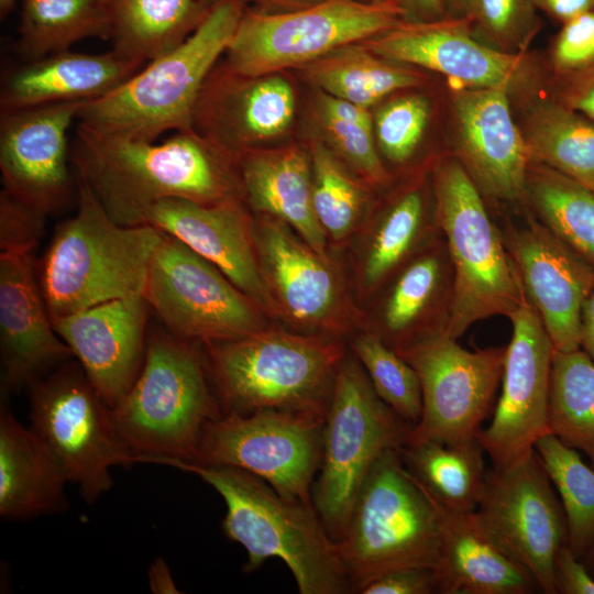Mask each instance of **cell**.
<instances>
[{
  "instance_id": "cell-38",
  "label": "cell",
  "mask_w": 594,
  "mask_h": 594,
  "mask_svg": "<svg viewBox=\"0 0 594 594\" xmlns=\"http://www.w3.org/2000/svg\"><path fill=\"white\" fill-rule=\"evenodd\" d=\"M531 162L594 188V124L558 107L535 118L527 140Z\"/></svg>"
},
{
  "instance_id": "cell-53",
  "label": "cell",
  "mask_w": 594,
  "mask_h": 594,
  "mask_svg": "<svg viewBox=\"0 0 594 594\" xmlns=\"http://www.w3.org/2000/svg\"><path fill=\"white\" fill-rule=\"evenodd\" d=\"M22 2L23 0H0V16L1 19L6 18L10 11L13 9L16 2Z\"/></svg>"
},
{
  "instance_id": "cell-11",
  "label": "cell",
  "mask_w": 594,
  "mask_h": 594,
  "mask_svg": "<svg viewBox=\"0 0 594 594\" xmlns=\"http://www.w3.org/2000/svg\"><path fill=\"white\" fill-rule=\"evenodd\" d=\"M405 12L399 0H322L283 13L244 12L226 51L227 67L258 78L309 64L391 30Z\"/></svg>"
},
{
  "instance_id": "cell-32",
  "label": "cell",
  "mask_w": 594,
  "mask_h": 594,
  "mask_svg": "<svg viewBox=\"0 0 594 594\" xmlns=\"http://www.w3.org/2000/svg\"><path fill=\"white\" fill-rule=\"evenodd\" d=\"M110 38L107 0H23L15 51L23 62L67 51L88 38Z\"/></svg>"
},
{
  "instance_id": "cell-46",
  "label": "cell",
  "mask_w": 594,
  "mask_h": 594,
  "mask_svg": "<svg viewBox=\"0 0 594 594\" xmlns=\"http://www.w3.org/2000/svg\"><path fill=\"white\" fill-rule=\"evenodd\" d=\"M554 583L557 594H594V576L568 542L554 558Z\"/></svg>"
},
{
  "instance_id": "cell-20",
  "label": "cell",
  "mask_w": 594,
  "mask_h": 594,
  "mask_svg": "<svg viewBox=\"0 0 594 594\" xmlns=\"http://www.w3.org/2000/svg\"><path fill=\"white\" fill-rule=\"evenodd\" d=\"M148 309L144 296L134 295L51 319L57 334L111 408L141 371Z\"/></svg>"
},
{
  "instance_id": "cell-2",
  "label": "cell",
  "mask_w": 594,
  "mask_h": 594,
  "mask_svg": "<svg viewBox=\"0 0 594 594\" xmlns=\"http://www.w3.org/2000/svg\"><path fill=\"white\" fill-rule=\"evenodd\" d=\"M160 464L197 475L223 498L222 530L245 549V573L278 558L289 568L300 594L351 593L336 542L312 504L286 498L238 468L178 460Z\"/></svg>"
},
{
  "instance_id": "cell-26",
  "label": "cell",
  "mask_w": 594,
  "mask_h": 594,
  "mask_svg": "<svg viewBox=\"0 0 594 594\" xmlns=\"http://www.w3.org/2000/svg\"><path fill=\"white\" fill-rule=\"evenodd\" d=\"M441 543L435 570L438 594H530L534 578L487 534L475 512L459 513L435 501Z\"/></svg>"
},
{
  "instance_id": "cell-57",
  "label": "cell",
  "mask_w": 594,
  "mask_h": 594,
  "mask_svg": "<svg viewBox=\"0 0 594 594\" xmlns=\"http://www.w3.org/2000/svg\"><path fill=\"white\" fill-rule=\"evenodd\" d=\"M361 1H365V2H380V1H384V0H361Z\"/></svg>"
},
{
  "instance_id": "cell-19",
  "label": "cell",
  "mask_w": 594,
  "mask_h": 594,
  "mask_svg": "<svg viewBox=\"0 0 594 594\" xmlns=\"http://www.w3.org/2000/svg\"><path fill=\"white\" fill-rule=\"evenodd\" d=\"M0 349L7 396L74 359L53 327L33 253L0 252Z\"/></svg>"
},
{
  "instance_id": "cell-5",
  "label": "cell",
  "mask_w": 594,
  "mask_h": 594,
  "mask_svg": "<svg viewBox=\"0 0 594 594\" xmlns=\"http://www.w3.org/2000/svg\"><path fill=\"white\" fill-rule=\"evenodd\" d=\"M116 428L140 463L194 462L205 426L222 415L205 360L170 332L146 339L141 371L112 408Z\"/></svg>"
},
{
  "instance_id": "cell-23",
  "label": "cell",
  "mask_w": 594,
  "mask_h": 594,
  "mask_svg": "<svg viewBox=\"0 0 594 594\" xmlns=\"http://www.w3.org/2000/svg\"><path fill=\"white\" fill-rule=\"evenodd\" d=\"M362 45L391 62L421 66L473 88H508L519 68L517 56L482 45L454 22H400Z\"/></svg>"
},
{
  "instance_id": "cell-12",
  "label": "cell",
  "mask_w": 594,
  "mask_h": 594,
  "mask_svg": "<svg viewBox=\"0 0 594 594\" xmlns=\"http://www.w3.org/2000/svg\"><path fill=\"white\" fill-rule=\"evenodd\" d=\"M323 427L324 417L304 411L224 414L205 426L191 463L244 470L282 496L312 504Z\"/></svg>"
},
{
  "instance_id": "cell-42",
  "label": "cell",
  "mask_w": 594,
  "mask_h": 594,
  "mask_svg": "<svg viewBox=\"0 0 594 594\" xmlns=\"http://www.w3.org/2000/svg\"><path fill=\"white\" fill-rule=\"evenodd\" d=\"M323 129L337 150L364 178L384 185L388 175L378 157L372 133V122L340 119L319 112Z\"/></svg>"
},
{
  "instance_id": "cell-59",
  "label": "cell",
  "mask_w": 594,
  "mask_h": 594,
  "mask_svg": "<svg viewBox=\"0 0 594 594\" xmlns=\"http://www.w3.org/2000/svg\"><path fill=\"white\" fill-rule=\"evenodd\" d=\"M592 190L594 191V188H592Z\"/></svg>"
},
{
  "instance_id": "cell-29",
  "label": "cell",
  "mask_w": 594,
  "mask_h": 594,
  "mask_svg": "<svg viewBox=\"0 0 594 594\" xmlns=\"http://www.w3.org/2000/svg\"><path fill=\"white\" fill-rule=\"evenodd\" d=\"M240 172L250 205L290 226L327 260L326 232L314 209L308 156L295 147L273 153L250 152L241 161Z\"/></svg>"
},
{
  "instance_id": "cell-8",
  "label": "cell",
  "mask_w": 594,
  "mask_h": 594,
  "mask_svg": "<svg viewBox=\"0 0 594 594\" xmlns=\"http://www.w3.org/2000/svg\"><path fill=\"white\" fill-rule=\"evenodd\" d=\"M436 218L453 270L454 300L446 334L459 339L474 323L509 318L529 302L499 227L459 160L435 170Z\"/></svg>"
},
{
  "instance_id": "cell-35",
  "label": "cell",
  "mask_w": 594,
  "mask_h": 594,
  "mask_svg": "<svg viewBox=\"0 0 594 594\" xmlns=\"http://www.w3.org/2000/svg\"><path fill=\"white\" fill-rule=\"evenodd\" d=\"M548 427L594 468V361L582 349L553 352Z\"/></svg>"
},
{
  "instance_id": "cell-25",
  "label": "cell",
  "mask_w": 594,
  "mask_h": 594,
  "mask_svg": "<svg viewBox=\"0 0 594 594\" xmlns=\"http://www.w3.org/2000/svg\"><path fill=\"white\" fill-rule=\"evenodd\" d=\"M143 66L113 50L101 54L67 50L23 62L1 81L0 111L90 101L111 92Z\"/></svg>"
},
{
  "instance_id": "cell-17",
  "label": "cell",
  "mask_w": 594,
  "mask_h": 594,
  "mask_svg": "<svg viewBox=\"0 0 594 594\" xmlns=\"http://www.w3.org/2000/svg\"><path fill=\"white\" fill-rule=\"evenodd\" d=\"M86 101L0 111L3 189L47 216L77 191L68 130Z\"/></svg>"
},
{
  "instance_id": "cell-47",
  "label": "cell",
  "mask_w": 594,
  "mask_h": 594,
  "mask_svg": "<svg viewBox=\"0 0 594 594\" xmlns=\"http://www.w3.org/2000/svg\"><path fill=\"white\" fill-rule=\"evenodd\" d=\"M521 11L522 0H479L476 13L491 32L501 36L515 28Z\"/></svg>"
},
{
  "instance_id": "cell-44",
  "label": "cell",
  "mask_w": 594,
  "mask_h": 594,
  "mask_svg": "<svg viewBox=\"0 0 594 594\" xmlns=\"http://www.w3.org/2000/svg\"><path fill=\"white\" fill-rule=\"evenodd\" d=\"M554 59L562 68H578L594 61L593 12L568 20L557 41Z\"/></svg>"
},
{
  "instance_id": "cell-22",
  "label": "cell",
  "mask_w": 594,
  "mask_h": 594,
  "mask_svg": "<svg viewBox=\"0 0 594 594\" xmlns=\"http://www.w3.org/2000/svg\"><path fill=\"white\" fill-rule=\"evenodd\" d=\"M506 92L507 88H473L455 95L459 162L483 197L522 202L531 158Z\"/></svg>"
},
{
  "instance_id": "cell-36",
  "label": "cell",
  "mask_w": 594,
  "mask_h": 594,
  "mask_svg": "<svg viewBox=\"0 0 594 594\" xmlns=\"http://www.w3.org/2000/svg\"><path fill=\"white\" fill-rule=\"evenodd\" d=\"M438 223H428L422 190L400 194L374 226L363 263V284L375 288L440 234Z\"/></svg>"
},
{
  "instance_id": "cell-1",
  "label": "cell",
  "mask_w": 594,
  "mask_h": 594,
  "mask_svg": "<svg viewBox=\"0 0 594 594\" xmlns=\"http://www.w3.org/2000/svg\"><path fill=\"white\" fill-rule=\"evenodd\" d=\"M70 162L108 215L124 226L141 224L152 205L168 198L205 204L235 198L227 162L194 129L155 143L77 124Z\"/></svg>"
},
{
  "instance_id": "cell-15",
  "label": "cell",
  "mask_w": 594,
  "mask_h": 594,
  "mask_svg": "<svg viewBox=\"0 0 594 594\" xmlns=\"http://www.w3.org/2000/svg\"><path fill=\"white\" fill-rule=\"evenodd\" d=\"M475 514L494 541L534 578L540 592L557 594L554 558L568 542L566 522L535 449L487 470Z\"/></svg>"
},
{
  "instance_id": "cell-7",
  "label": "cell",
  "mask_w": 594,
  "mask_h": 594,
  "mask_svg": "<svg viewBox=\"0 0 594 594\" xmlns=\"http://www.w3.org/2000/svg\"><path fill=\"white\" fill-rule=\"evenodd\" d=\"M440 543L435 499L408 472L400 449L387 450L366 476L336 542L351 593L395 569H435Z\"/></svg>"
},
{
  "instance_id": "cell-34",
  "label": "cell",
  "mask_w": 594,
  "mask_h": 594,
  "mask_svg": "<svg viewBox=\"0 0 594 594\" xmlns=\"http://www.w3.org/2000/svg\"><path fill=\"white\" fill-rule=\"evenodd\" d=\"M365 46L338 48L307 64V77L326 94L370 107L396 90L414 87L420 78Z\"/></svg>"
},
{
  "instance_id": "cell-18",
  "label": "cell",
  "mask_w": 594,
  "mask_h": 594,
  "mask_svg": "<svg viewBox=\"0 0 594 594\" xmlns=\"http://www.w3.org/2000/svg\"><path fill=\"white\" fill-rule=\"evenodd\" d=\"M529 302L554 351L581 349V310L594 285V266L581 257L532 211L525 221L499 227Z\"/></svg>"
},
{
  "instance_id": "cell-14",
  "label": "cell",
  "mask_w": 594,
  "mask_h": 594,
  "mask_svg": "<svg viewBox=\"0 0 594 594\" xmlns=\"http://www.w3.org/2000/svg\"><path fill=\"white\" fill-rule=\"evenodd\" d=\"M397 353L421 387V417L407 441L453 444L476 438L502 381L506 345L470 351L439 333Z\"/></svg>"
},
{
  "instance_id": "cell-52",
  "label": "cell",
  "mask_w": 594,
  "mask_h": 594,
  "mask_svg": "<svg viewBox=\"0 0 594 594\" xmlns=\"http://www.w3.org/2000/svg\"><path fill=\"white\" fill-rule=\"evenodd\" d=\"M573 105L575 109L594 119V80L575 96Z\"/></svg>"
},
{
  "instance_id": "cell-33",
  "label": "cell",
  "mask_w": 594,
  "mask_h": 594,
  "mask_svg": "<svg viewBox=\"0 0 594 594\" xmlns=\"http://www.w3.org/2000/svg\"><path fill=\"white\" fill-rule=\"evenodd\" d=\"M526 201L532 213L594 266V191L546 165L531 162Z\"/></svg>"
},
{
  "instance_id": "cell-13",
  "label": "cell",
  "mask_w": 594,
  "mask_h": 594,
  "mask_svg": "<svg viewBox=\"0 0 594 594\" xmlns=\"http://www.w3.org/2000/svg\"><path fill=\"white\" fill-rule=\"evenodd\" d=\"M143 296L167 331L185 340L220 342L262 330L257 304L213 264L165 233Z\"/></svg>"
},
{
  "instance_id": "cell-21",
  "label": "cell",
  "mask_w": 594,
  "mask_h": 594,
  "mask_svg": "<svg viewBox=\"0 0 594 594\" xmlns=\"http://www.w3.org/2000/svg\"><path fill=\"white\" fill-rule=\"evenodd\" d=\"M141 224H150L176 238L220 270L257 306L272 307L253 227L237 198L212 204L186 198L164 199L145 211Z\"/></svg>"
},
{
  "instance_id": "cell-49",
  "label": "cell",
  "mask_w": 594,
  "mask_h": 594,
  "mask_svg": "<svg viewBox=\"0 0 594 594\" xmlns=\"http://www.w3.org/2000/svg\"><path fill=\"white\" fill-rule=\"evenodd\" d=\"M581 349L594 361V285L581 310Z\"/></svg>"
},
{
  "instance_id": "cell-56",
  "label": "cell",
  "mask_w": 594,
  "mask_h": 594,
  "mask_svg": "<svg viewBox=\"0 0 594 594\" xmlns=\"http://www.w3.org/2000/svg\"><path fill=\"white\" fill-rule=\"evenodd\" d=\"M458 1H460V3L464 8L469 9V10H474V12H476V10H477V1L479 0H458Z\"/></svg>"
},
{
  "instance_id": "cell-41",
  "label": "cell",
  "mask_w": 594,
  "mask_h": 594,
  "mask_svg": "<svg viewBox=\"0 0 594 594\" xmlns=\"http://www.w3.org/2000/svg\"><path fill=\"white\" fill-rule=\"evenodd\" d=\"M428 118V101L420 96H405L385 105L376 117V135L384 155L394 163L406 162L418 146Z\"/></svg>"
},
{
  "instance_id": "cell-9",
  "label": "cell",
  "mask_w": 594,
  "mask_h": 594,
  "mask_svg": "<svg viewBox=\"0 0 594 594\" xmlns=\"http://www.w3.org/2000/svg\"><path fill=\"white\" fill-rule=\"evenodd\" d=\"M414 426L375 393L355 356L343 359L324 417L322 453L311 488L312 505L338 542L371 469L391 449H402Z\"/></svg>"
},
{
  "instance_id": "cell-10",
  "label": "cell",
  "mask_w": 594,
  "mask_h": 594,
  "mask_svg": "<svg viewBox=\"0 0 594 594\" xmlns=\"http://www.w3.org/2000/svg\"><path fill=\"white\" fill-rule=\"evenodd\" d=\"M29 393L31 428L86 503L111 488L112 468L140 463L121 439L112 408L77 361L59 365L33 383Z\"/></svg>"
},
{
  "instance_id": "cell-54",
  "label": "cell",
  "mask_w": 594,
  "mask_h": 594,
  "mask_svg": "<svg viewBox=\"0 0 594 594\" xmlns=\"http://www.w3.org/2000/svg\"><path fill=\"white\" fill-rule=\"evenodd\" d=\"M581 560L594 576V544Z\"/></svg>"
},
{
  "instance_id": "cell-45",
  "label": "cell",
  "mask_w": 594,
  "mask_h": 594,
  "mask_svg": "<svg viewBox=\"0 0 594 594\" xmlns=\"http://www.w3.org/2000/svg\"><path fill=\"white\" fill-rule=\"evenodd\" d=\"M359 594H438L435 570L424 566L395 569L365 584Z\"/></svg>"
},
{
  "instance_id": "cell-6",
  "label": "cell",
  "mask_w": 594,
  "mask_h": 594,
  "mask_svg": "<svg viewBox=\"0 0 594 594\" xmlns=\"http://www.w3.org/2000/svg\"><path fill=\"white\" fill-rule=\"evenodd\" d=\"M208 344L205 366L222 415L274 409L326 417L345 356L339 344L263 330Z\"/></svg>"
},
{
  "instance_id": "cell-16",
  "label": "cell",
  "mask_w": 594,
  "mask_h": 594,
  "mask_svg": "<svg viewBox=\"0 0 594 594\" xmlns=\"http://www.w3.org/2000/svg\"><path fill=\"white\" fill-rule=\"evenodd\" d=\"M508 319L513 333L506 345L501 396L491 424L477 435L496 468L520 459L549 433L553 345L530 302Z\"/></svg>"
},
{
  "instance_id": "cell-51",
  "label": "cell",
  "mask_w": 594,
  "mask_h": 594,
  "mask_svg": "<svg viewBox=\"0 0 594 594\" xmlns=\"http://www.w3.org/2000/svg\"><path fill=\"white\" fill-rule=\"evenodd\" d=\"M407 8L427 16H438L442 11V0H399Z\"/></svg>"
},
{
  "instance_id": "cell-48",
  "label": "cell",
  "mask_w": 594,
  "mask_h": 594,
  "mask_svg": "<svg viewBox=\"0 0 594 594\" xmlns=\"http://www.w3.org/2000/svg\"><path fill=\"white\" fill-rule=\"evenodd\" d=\"M150 588L155 594H178L172 573L163 558H157L148 569Z\"/></svg>"
},
{
  "instance_id": "cell-37",
  "label": "cell",
  "mask_w": 594,
  "mask_h": 594,
  "mask_svg": "<svg viewBox=\"0 0 594 594\" xmlns=\"http://www.w3.org/2000/svg\"><path fill=\"white\" fill-rule=\"evenodd\" d=\"M534 449L559 495L568 546L582 559L594 544V468L551 433L539 438Z\"/></svg>"
},
{
  "instance_id": "cell-58",
  "label": "cell",
  "mask_w": 594,
  "mask_h": 594,
  "mask_svg": "<svg viewBox=\"0 0 594 594\" xmlns=\"http://www.w3.org/2000/svg\"><path fill=\"white\" fill-rule=\"evenodd\" d=\"M201 1L204 2V0H201ZM215 1H217V0H212V3H213ZM204 3H205V2H204ZM205 4H206V3H205ZM207 6H208V4H207Z\"/></svg>"
},
{
  "instance_id": "cell-31",
  "label": "cell",
  "mask_w": 594,
  "mask_h": 594,
  "mask_svg": "<svg viewBox=\"0 0 594 594\" xmlns=\"http://www.w3.org/2000/svg\"><path fill=\"white\" fill-rule=\"evenodd\" d=\"M485 451L474 438L453 444L406 441L400 449L408 472L441 506L459 513L475 512L487 469Z\"/></svg>"
},
{
  "instance_id": "cell-40",
  "label": "cell",
  "mask_w": 594,
  "mask_h": 594,
  "mask_svg": "<svg viewBox=\"0 0 594 594\" xmlns=\"http://www.w3.org/2000/svg\"><path fill=\"white\" fill-rule=\"evenodd\" d=\"M311 165L316 217L326 233L340 240L354 228L364 205V193L324 146H312Z\"/></svg>"
},
{
  "instance_id": "cell-55",
  "label": "cell",
  "mask_w": 594,
  "mask_h": 594,
  "mask_svg": "<svg viewBox=\"0 0 594 594\" xmlns=\"http://www.w3.org/2000/svg\"><path fill=\"white\" fill-rule=\"evenodd\" d=\"M274 1L278 3H284V4H299V8L301 9V8L318 3L322 0H274Z\"/></svg>"
},
{
  "instance_id": "cell-27",
  "label": "cell",
  "mask_w": 594,
  "mask_h": 594,
  "mask_svg": "<svg viewBox=\"0 0 594 594\" xmlns=\"http://www.w3.org/2000/svg\"><path fill=\"white\" fill-rule=\"evenodd\" d=\"M253 237L264 279H270L287 314L310 324L330 319L339 305V290L328 261L279 220L263 221L253 229Z\"/></svg>"
},
{
  "instance_id": "cell-4",
  "label": "cell",
  "mask_w": 594,
  "mask_h": 594,
  "mask_svg": "<svg viewBox=\"0 0 594 594\" xmlns=\"http://www.w3.org/2000/svg\"><path fill=\"white\" fill-rule=\"evenodd\" d=\"M243 13V0L215 1L184 42L146 63L111 92L86 101L77 124L147 142L169 131L194 129L201 89Z\"/></svg>"
},
{
  "instance_id": "cell-24",
  "label": "cell",
  "mask_w": 594,
  "mask_h": 594,
  "mask_svg": "<svg viewBox=\"0 0 594 594\" xmlns=\"http://www.w3.org/2000/svg\"><path fill=\"white\" fill-rule=\"evenodd\" d=\"M391 277L382 302L381 339L393 350L446 333L454 300L453 270L440 233Z\"/></svg>"
},
{
  "instance_id": "cell-43",
  "label": "cell",
  "mask_w": 594,
  "mask_h": 594,
  "mask_svg": "<svg viewBox=\"0 0 594 594\" xmlns=\"http://www.w3.org/2000/svg\"><path fill=\"white\" fill-rule=\"evenodd\" d=\"M47 215L0 191V249L4 253H33L43 237Z\"/></svg>"
},
{
  "instance_id": "cell-3",
  "label": "cell",
  "mask_w": 594,
  "mask_h": 594,
  "mask_svg": "<svg viewBox=\"0 0 594 594\" xmlns=\"http://www.w3.org/2000/svg\"><path fill=\"white\" fill-rule=\"evenodd\" d=\"M75 178L77 210L56 228L36 263L51 319L143 295L152 257L163 238L150 224L116 222L87 184Z\"/></svg>"
},
{
  "instance_id": "cell-30",
  "label": "cell",
  "mask_w": 594,
  "mask_h": 594,
  "mask_svg": "<svg viewBox=\"0 0 594 594\" xmlns=\"http://www.w3.org/2000/svg\"><path fill=\"white\" fill-rule=\"evenodd\" d=\"M111 50L146 64L184 42L210 6L201 0H107Z\"/></svg>"
},
{
  "instance_id": "cell-28",
  "label": "cell",
  "mask_w": 594,
  "mask_h": 594,
  "mask_svg": "<svg viewBox=\"0 0 594 594\" xmlns=\"http://www.w3.org/2000/svg\"><path fill=\"white\" fill-rule=\"evenodd\" d=\"M67 482L59 464L33 431L12 414L7 396L0 406V516L25 520L67 508Z\"/></svg>"
},
{
  "instance_id": "cell-50",
  "label": "cell",
  "mask_w": 594,
  "mask_h": 594,
  "mask_svg": "<svg viewBox=\"0 0 594 594\" xmlns=\"http://www.w3.org/2000/svg\"><path fill=\"white\" fill-rule=\"evenodd\" d=\"M594 0H543L547 9L566 21L587 12Z\"/></svg>"
},
{
  "instance_id": "cell-39",
  "label": "cell",
  "mask_w": 594,
  "mask_h": 594,
  "mask_svg": "<svg viewBox=\"0 0 594 594\" xmlns=\"http://www.w3.org/2000/svg\"><path fill=\"white\" fill-rule=\"evenodd\" d=\"M352 349L377 396L405 421L417 425L422 413V398L413 366L375 332L356 337Z\"/></svg>"
}]
</instances>
